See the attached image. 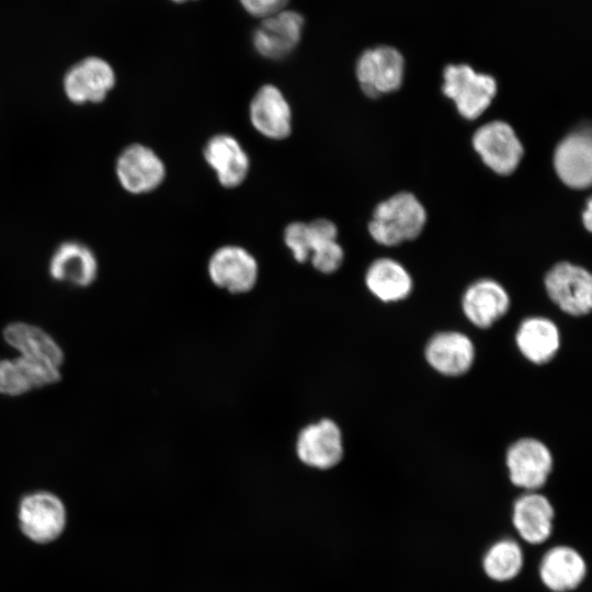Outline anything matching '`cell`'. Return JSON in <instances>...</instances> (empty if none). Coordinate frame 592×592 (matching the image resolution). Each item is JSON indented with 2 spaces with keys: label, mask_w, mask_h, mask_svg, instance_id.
<instances>
[{
  "label": "cell",
  "mask_w": 592,
  "mask_h": 592,
  "mask_svg": "<svg viewBox=\"0 0 592 592\" xmlns=\"http://www.w3.org/2000/svg\"><path fill=\"white\" fill-rule=\"evenodd\" d=\"M510 297L498 282L489 278L473 283L464 293L462 307L467 319L478 328H489L508 311Z\"/></svg>",
  "instance_id": "obj_17"
},
{
  "label": "cell",
  "mask_w": 592,
  "mask_h": 592,
  "mask_svg": "<svg viewBox=\"0 0 592 592\" xmlns=\"http://www.w3.org/2000/svg\"><path fill=\"white\" fill-rule=\"evenodd\" d=\"M582 220H583L584 227L589 231H591V228H592V203H591L590 198L587 202V209L582 214Z\"/></svg>",
  "instance_id": "obj_29"
},
{
  "label": "cell",
  "mask_w": 592,
  "mask_h": 592,
  "mask_svg": "<svg viewBox=\"0 0 592 592\" xmlns=\"http://www.w3.org/2000/svg\"><path fill=\"white\" fill-rule=\"evenodd\" d=\"M405 61L394 47L378 46L365 50L356 62V78L369 98L394 92L401 86Z\"/></svg>",
  "instance_id": "obj_4"
},
{
  "label": "cell",
  "mask_w": 592,
  "mask_h": 592,
  "mask_svg": "<svg viewBox=\"0 0 592 592\" xmlns=\"http://www.w3.org/2000/svg\"><path fill=\"white\" fill-rule=\"evenodd\" d=\"M19 519L21 528L29 538L37 543H48L62 532L66 511L56 496L35 492L22 499Z\"/></svg>",
  "instance_id": "obj_9"
},
{
  "label": "cell",
  "mask_w": 592,
  "mask_h": 592,
  "mask_svg": "<svg viewBox=\"0 0 592 592\" xmlns=\"http://www.w3.org/2000/svg\"><path fill=\"white\" fill-rule=\"evenodd\" d=\"M587 574L583 557L572 547L555 546L539 563V578L553 592H569L578 588Z\"/></svg>",
  "instance_id": "obj_19"
},
{
  "label": "cell",
  "mask_w": 592,
  "mask_h": 592,
  "mask_svg": "<svg viewBox=\"0 0 592 592\" xmlns=\"http://www.w3.org/2000/svg\"><path fill=\"white\" fill-rule=\"evenodd\" d=\"M291 0H239L243 10L253 18L265 19L287 8Z\"/></svg>",
  "instance_id": "obj_28"
},
{
  "label": "cell",
  "mask_w": 592,
  "mask_h": 592,
  "mask_svg": "<svg viewBox=\"0 0 592 592\" xmlns=\"http://www.w3.org/2000/svg\"><path fill=\"white\" fill-rule=\"evenodd\" d=\"M549 298L566 314L583 316L592 308V276L583 267L559 262L545 276Z\"/></svg>",
  "instance_id": "obj_3"
},
{
  "label": "cell",
  "mask_w": 592,
  "mask_h": 592,
  "mask_svg": "<svg viewBox=\"0 0 592 592\" xmlns=\"http://www.w3.org/2000/svg\"><path fill=\"white\" fill-rule=\"evenodd\" d=\"M115 81L112 66L101 57L90 56L68 69L64 90L73 103H96L106 98Z\"/></svg>",
  "instance_id": "obj_8"
},
{
  "label": "cell",
  "mask_w": 592,
  "mask_h": 592,
  "mask_svg": "<svg viewBox=\"0 0 592 592\" xmlns=\"http://www.w3.org/2000/svg\"><path fill=\"white\" fill-rule=\"evenodd\" d=\"M208 274L212 282L230 293L241 294L253 288L259 267L254 257L239 246L218 248L208 261Z\"/></svg>",
  "instance_id": "obj_10"
},
{
  "label": "cell",
  "mask_w": 592,
  "mask_h": 592,
  "mask_svg": "<svg viewBox=\"0 0 592 592\" xmlns=\"http://www.w3.org/2000/svg\"><path fill=\"white\" fill-rule=\"evenodd\" d=\"M32 387L18 360H0V392L9 396L22 395Z\"/></svg>",
  "instance_id": "obj_26"
},
{
  "label": "cell",
  "mask_w": 592,
  "mask_h": 592,
  "mask_svg": "<svg viewBox=\"0 0 592 592\" xmlns=\"http://www.w3.org/2000/svg\"><path fill=\"white\" fill-rule=\"evenodd\" d=\"M296 452L299 459L309 467L317 469L334 467L343 456L340 428L330 419L307 425L298 435Z\"/></svg>",
  "instance_id": "obj_12"
},
{
  "label": "cell",
  "mask_w": 592,
  "mask_h": 592,
  "mask_svg": "<svg viewBox=\"0 0 592 592\" xmlns=\"http://www.w3.org/2000/svg\"><path fill=\"white\" fill-rule=\"evenodd\" d=\"M249 114L252 126L266 138L280 140L291 134V106L282 91L273 84H264L255 92Z\"/></svg>",
  "instance_id": "obj_14"
},
{
  "label": "cell",
  "mask_w": 592,
  "mask_h": 592,
  "mask_svg": "<svg viewBox=\"0 0 592 592\" xmlns=\"http://www.w3.org/2000/svg\"><path fill=\"white\" fill-rule=\"evenodd\" d=\"M425 358L439 373L459 376L465 374L474 363V343L466 334L458 331L440 332L428 342Z\"/></svg>",
  "instance_id": "obj_16"
},
{
  "label": "cell",
  "mask_w": 592,
  "mask_h": 592,
  "mask_svg": "<svg viewBox=\"0 0 592 592\" xmlns=\"http://www.w3.org/2000/svg\"><path fill=\"white\" fill-rule=\"evenodd\" d=\"M473 146L482 161L502 175L512 173L523 156L522 144L513 128L502 121L479 127L474 134Z\"/></svg>",
  "instance_id": "obj_7"
},
{
  "label": "cell",
  "mask_w": 592,
  "mask_h": 592,
  "mask_svg": "<svg viewBox=\"0 0 592 592\" xmlns=\"http://www.w3.org/2000/svg\"><path fill=\"white\" fill-rule=\"evenodd\" d=\"M284 241L297 262L304 263L309 259L310 242L308 224L294 221L287 225L284 231Z\"/></svg>",
  "instance_id": "obj_27"
},
{
  "label": "cell",
  "mask_w": 592,
  "mask_h": 592,
  "mask_svg": "<svg viewBox=\"0 0 592 592\" xmlns=\"http://www.w3.org/2000/svg\"><path fill=\"white\" fill-rule=\"evenodd\" d=\"M522 567V548L511 538H503L492 544L482 558L485 573L498 582L514 579L521 572Z\"/></svg>",
  "instance_id": "obj_25"
},
{
  "label": "cell",
  "mask_w": 592,
  "mask_h": 592,
  "mask_svg": "<svg viewBox=\"0 0 592 592\" xmlns=\"http://www.w3.org/2000/svg\"><path fill=\"white\" fill-rule=\"evenodd\" d=\"M443 77L444 94L454 101L459 114L467 119L481 115L497 93L496 79L475 72L468 65H448Z\"/></svg>",
  "instance_id": "obj_2"
},
{
  "label": "cell",
  "mask_w": 592,
  "mask_h": 592,
  "mask_svg": "<svg viewBox=\"0 0 592 592\" xmlns=\"http://www.w3.org/2000/svg\"><path fill=\"white\" fill-rule=\"evenodd\" d=\"M207 164L216 172L219 183L228 189L240 185L248 175L250 159L240 143L231 135L217 134L204 148Z\"/></svg>",
  "instance_id": "obj_15"
},
{
  "label": "cell",
  "mask_w": 592,
  "mask_h": 592,
  "mask_svg": "<svg viewBox=\"0 0 592 592\" xmlns=\"http://www.w3.org/2000/svg\"><path fill=\"white\" fill-rule=\"evenodd\" d=\"M310 261L316 270L330 274L342 264L344 253L339 244L338 228L329 219L318 218L308 224Z\"/></svg>",
  "instance_id": "obj_24"
},
{
  "label": "cell",
  "mask_w": 592,
  "mask_h": 592,
  "mask_svg": "<svg viewBox=\"0 0 592 592\" xmlns=\"http://www.w3.org/2000/svg\"><path fill=\"white\" fill-rule=\"evenodd\" d=\"M554 515V508L544 494L527 491L513 504L512 523L523 540L538 545L549 538Z\"/></svg>",
  "instance_id": "obj_18"
},
{
  "label": "cell",
  "mask_w": 592,
  "mask_h": 592,
  "mask_svg": "<svg viewBox=\"0 0 592 592\" xmlns=\"http://www.w3.org/2000/svg\"><path fill=\"white\" fill-rule=\"evenodd\" d=\"M559 179L572 189L589 187L592 180V141L589 130H579L563 138L554 155Z\"/></svg>",
  "instance_id": "obj_13"
},
{
  "label": "cell",
  "mask_w": 592,
  "mask_h": 592,
  "mask_svg": "<svg viewBox=\"0 0 592 592\" xmlns=\"http://www.w3.org/2000/svg\"><path fill=\"white\" fill-rule=\"evenodd\" d=\"M3 337L22 356L42 360L58 367L64 361V353L57 342L38 327L14 322L4 329Z\"/></svg>",
  "instance_id": "obj_23"
},
{
  "label": "cell",
  "mask_w": 592,
  "mask_h": 592,
  "mask_svg": "<svg viewBox=\"0 0 592 592\" xmlns=\"http://www.w3.org/2000/svg\"><path fill=\"white\" fill-rule=\"evenodd\" d=\"M522 355L534 364L549 362L560 346V333L555 322L545 317L524 319L515 334Z\"/></svg>",
  "instance_id": "obj_21"
},
{
  "label": "cell",
  "mask_w": 592,
  "mask_h": 592,
  "mask_svg": "<svg viewBox=\"0 0 592 592\" xmlns=\"http://www.w3.org/2000/svg\"><path fill=\"white\" fill-rule=\"evenodd\" d=\"M116 174L124 190L132 194H144L162 183L166 168L152 149L133 144L121 152L116 162Z\"/></svg>",
  "instance_id": "obj_11"
},
{
  "label": "cell",
  "mask_w": 592,
  "mask_h": 592,
  "mask_svg": "<svg viewBox=\"0 0 592 592\" xmlns=\"http://www.w3.org/2000/svg\"><path fill=\"white\" fill-rule=\"evenodd\" d=\"M171 1H173V2H175V3H183V2L190 1V0H171Z\"/></svg>",
  "instance_id": "obj_30"
},
{
  "label": "cell",
  "mask_w": 592,
  "mask_h": 592,
  "mask_svg": "<svg viewBox=\"0 0 592 592\" xmlns=\"http://www.w3.org/2000/svg\"><path fill=\"white\" fill-rule=\"evenodd\" d=\"M505 462L511 482L526 491L542 488L553 469L549 448L533 437L514 442L508 449Z\"/></svg>",
  "instance_id": "obj_5"
},
{
  "label": "cell",
  "mask_w": 592,
  "mask_h": 592,
  "mask_svg": "<svg viewBox=\"0 0 592 592\" xmlns=\"http://www.w3.org/2000/svg\"><path fill=\"white\" fill-rule=\"evenodd\" d=\"M425 220V209L418 198L411 193L401 192L376 206L368 231L376 242L396 246L418 237Z\"/></svg>",
  "instance_id": "obj_1"
},
{
  "label": "cell",
  "mask_w": 592,
  "mask_h": 592,
  "mask_svg": "<svg viewBox=\"0 0 592 592\" xmlns=\"http://www.w3.org/2000/svg\"><path fill=\"white\" fill-rule=\"evenodd\" d=\"M52 277L77 286H88L96 277L98 262L93 252L76 241L61 243L49 262Z\"/></svg>",
  "instance_id": "obj_20"
},
{
  "label": "cell",
  "mask_w": 592,
  "mask_h": 592,
  "mask_svg": "<svg viewBox=\"0 0 592 592\" xmlns=\"http://www.w3.org/2000/svg\"><path fill=\"white\" fill-rule=\"evenodd\" d=\"M369 292L385 303L405 299L412 289V280L397 261L382 258L374 261L365 275Z\"/></svg>",
  "instance_id": "obj_22"
},
{
  "label": "cell",
  "mask_w": 592,
  "mask_h": 592,
  "mask_svg": "<svg viewBox=\"0 0 592 592\" xmlns=\"http://www.w3.org/2000/svg\"><path fill=\"white\" fill-rule=\"evenodd\" d=\"M304 24V16L287 8L262 19L252 34L253 47L264 58L282 59L299 44Z\"/></svg>",
  "instance_id": "obj_6"
}]
</instances>
